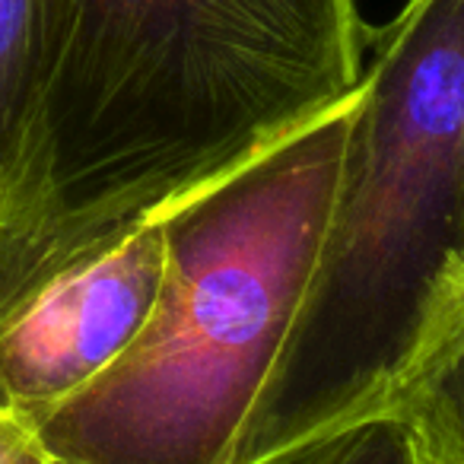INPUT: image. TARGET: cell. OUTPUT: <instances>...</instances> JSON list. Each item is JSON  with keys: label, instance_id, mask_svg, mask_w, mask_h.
<instances>
[{"label": "cell", "instance_id": "obj_1", "mask_svg": "<svg viewBox=\"0 0 464 464\" xmlns=\"http://www.w3.org/2000/svg\"><path fill=\"white\" fill-rule=\"evenodd\" d=\"M356 0H45L26 198L83 242L162 219L341 105ZM10 213V217H14Z\"/></svg>", "mask_w": 464, "mask_h": 464}, {"label": "cell", "instance_id": "obj_2", "mask_svg": "<svg viewBox=\"0 0 464 464\" xmlns=\"http://www.w3.org/2000/svg\"><path fill=\"white\" fill-rule=\"evenodd\" d=\"M356 90L162 217L147 324L35 423L52 464L236 461L322 252Z\"/></svg>", "mask_w": 464, "mask_h": 464}, {"label": "cell", "instance_id": "obj_3", "mask_svg": "<svg viewBox=\"0 0 464 464\" xmlns=\"http://www.w3.org/2000/svg\"><path fill=\"white\" fill-rule=\"evenodd\" d=\"M372 39L322 252L232 464L382 413L464 265V0Z\"/></svg>", "mask_w": 464, "mask_h": 464}, {"label": "cell", "instance_id": "obj_4", "mask_svg": "<svg viewBox=\"0 0 464 464\" xmlns=\"http://www.w3.org/2000/svg\"><path fill=\"white\" fill-rule=\"evenodd\" d=\"M162 274V219L96 248L0 219V411L35 426L90 385L147 324Z\"/></svg>", "mask_w": 464, "mask_h": 464}, {"label": "cell", "instance_id": "obj_5", "mask_svg": "<svg viewBox=\"0 0 464 464\" xmlns=\"http://www.w3.org/2000/svg\"><path fill=\"white\" fill-rule=\"evenodd\" d=\"M382 413L407 426L430 464H464V265L451 274Z\"/></svg>", "mask_w": 464, "mask_h": 464}, {"label": "cell", "instance_id": "obj_6", "mask_svg": "<svg viewBox=\"0 0 464 464\" xmlns=\"http://www.w3.org/2000/svg\"><path fill=\"white\" fill-rule=\"evenodd\" d=\"M45 73V0H0V219L26 198Z\"/></svg>", "mask_w": 464, "mask_h": 464}, {"label": "cell", "instance_id": "obj_7", "mask_svg": "<svg viewBox=\"0 0 464 464\" xmlns=\"http://www.w3.org/2000/svg\"><path fill=\"white\" fill-rule=\"evenodd\" d=\"M248 464H426L407 426L392 413L347 420Z\"/></svg>", "mask_w": 464, "mask_h": 464}, {"label": "cell", "instance_id": "obj_8", "mask_svg": "<svg viewBox=\"0 0 464 464\" xmlns=\"http://www.w3.org/2000/svg\"><path fill=\"white\" fill-rule=\"evenodd\" d=\"M0 464H52L29 420L0 411Z\"/></svg>", "mask_w": 464, "mask_h": 464}, {"label": "cell", "instance_id": "obj_9", "mask_svg": "<svg viewBox=\"0 0 464 464\" xmlns=\"http://www.w3.org/2000/svg\"><path fill=\"white\" fill-rule=\"evenodd\" d=\"M426 464H430V461H426Z\"/></svg>", "mask_w": 464, "mask_h": 464}]
</instances>
